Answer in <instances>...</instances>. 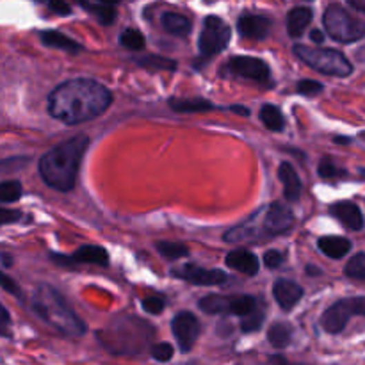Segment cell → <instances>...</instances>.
Here are the masks:
<instances>
[{
    "mask_svg": "<svg viewBox=\"0 0 365 365\" xmlns=\"http://www.w3.org/2000/svg\"><path fill=\"white\" fill-rule=\"evenodd\" d=\"M294 225V214L287 205L275 201L269 207H264V230L268 237L287 234Z\"/></svg>",
    "mask_w": 365,
    "mask_h": 365,
    "instance_id": "cell-10",
    "label": "cell"
},
{
    "mask_svg": "<svg viewBox=\"0 0 365 365\" xmlns=\"http://www.w3.org/2000/svg\"><path fill=\"white\" fill-rule=\"evenodd\" d=\"M317 246L330 259H342V257H346L351 251V242L346 237H337V235L321 237Z\"/></svg>",
    "mask_w": 365,
    "mask_h": 365,
    "instance_id": "cell-22",
    "label": "cell"
},
{
    "mask_svg": "<svg viewBox=\"0 0 365 365\" xmlns=\"http://www.w3.org/2000/svg\"><path fill=\"white\" fill-rule=\"evenodd\" d=\"M269 362H271L273 365H306V364H293V362H289L285 357H282V355H273V357L269 358Z\"/></svg>",
    "mask_w": 365,
    "mask_h": 365,
    "instance_id": "cell-45",
    "label": "cell"
},
{
    "mask_svg": "<svg viewBox=\"0 0 365 365\" xmlns=\"http://www.w3.org/2000/svg\"><path fill=\"white\" fill-rule=\"evenodd\" d=\"M223 75L237 77V79H246V81L259 82L262 86L271 88V70L259 57H250V55H235L223 66Z\"/></svg>",
    "mask_w": 365,
    "mask_h": 365,
    "instance_id": "cell-8",
    "label": "cell"
},
{
    "mask_svg": "<svg viewBox=\"0 0 365 365\" xmlns=\"http://www.w3.org/2000/svg\"><path fill=\"white\" fill-rule=\"evenodd\" d=\"M88 145H90V137L79 134V136L48 150L39 159L38 164L39 177L43 179V182L55 191H72Z\"/></svg>",
    "mask_w": 365,
    "mask_h": 365,
    "instance_id": "cell-2",
    "label": "cell"
},
{
    "mask_svg": "<svg viewBox=\"0 0 365 365\" xmlns=\"http://www.w3.org/2000/svg\"><path fill=\"white\" fill-rule=\"evenodd\" d=\"M297 91L305 97H314L323 91V84L317 81H310V79H305V81L297 82Z\"/></svg>",
    "mask_w": 365,
    "mask_h": 365,
    "instance_id": "cell-38",
    "label": "cell"
},
{
    "mask_svg": "<svg viewBox=\"0 0 365 365\" xmlns=\"http://www.w3.org/2000/svg\"><path fill=\"white\" fill-rule=\"evenodd\" d=\"M269 29H271V20L260 14H244L237 21L239 34L248 39L268 38Z\"/></svg>",
    "mask_w": 365,
    "mask_h": 365,
    "instance_id": "cell-16",
    "label": "cell"
},
{
    "mask_svg": "<svg viewBox=\"0 0 365 365\" xmlns=\"http://www.w3.org/2000/svg\"><path fill=\"white\" fill-rule=\"evenodd\" d=\"M23 195V187L18 180H4L0 182V204H14Z\"/></svg>",
    "mask_w": 365,
    "mask_h": 365,
    "instance_id": "cell-31",
    "label": "cell"
},
{
    "mask_svg": "<svg viewBox=\"0 0 365 365\" xmlns=\"http://www.w3.org/2000/svg\"><path fill=\"white\" fill-rule=\"evenodd\" d=\"M282 262H284V253L278 250H269L268 253L264 255V264H266L269 269H276Z\"/></svg>",
    "mask_w": 365,
    "mask_h": 365,
    "instance_id": "cell-42",
    "label": "cell"
},
{
    "mask_svg": "<svg viewBox=\"0 0 365 365\" xmlns=\"http://www.w3.org/2000/svg\"><path fill=\"white\" fill-rule=\"evenodd\" d=\"M310 39H312V43H323L324 41V34L321 32V30L314 29L310 32Z\"/></svg>",
    "mask_w": 365,
    "mask_h": 365,
    "instance_id": "cell-47",
    "label": "cell"
},
{
    "mask_svg": "<svg viewBox=\"0 0 365 365\" xmlns=\"http://www.w3.org/2000/svg\"><path fill=\"white\" fill-rule=\"evenodd\" d=\"M52 262L61 268H75L77 264H93V266H107L109 255L102 246H82L73 255H61V253H50Z\"/></svg>",
    "mask_w": 365,
    "mask_h": 365,
    "instance_id": "cell-11",
    "label": "cell"
},
{
    "mask_svg": "<svg viewBox=\"0 0 365 365\" xmlns=\"http://www.w3.org/2000/svg\"><path fill=\"white\" fill-rule=\"evenodd\" d=\"M0 289H4L6 293L13 294V296L17 297V299H20V302L23 299V293H21V289L18 287L17 282H14L9 275H6L4 271H0Z\"/></svg>",
    "mask_w": 365,
    "mask_h": 365,
    "instance_id": "cell-36",
    "label": "cell"
},
{
    "mask_svg": "<svg viewBox=\"0 0 365 365\" xmlns=\"http://www.w3.org/2000/svg\"><path fill=\"white\" fill-rule=\"evenodd\" d=\"M225 262L228 268L244 273V275L253 276L259 273V259L255 257V253H251L248 250L230 251L225 257Z\"/></svg>",
    "mask_w": 365,
    "mask_h": 365,
    "instance_id": "cell-18",
    "label": "cell"
},
{
    "mask_svg": "<svg viewBox=\"0 0 365 365\" xmlns=\"http://www.w3.org/2000/svg\"><path fill=\"white\" fill-rule=\"evenodd\" d=\"M319 177L323 179H339V177H344L346 171L340 170L335 162L331 161L330 157H324L323 161L319 162Z\"/></svg>",
    "mask_w": 365,
    "mask_h": 365,
    "instance_id": "cell-35",
    "label": "cell"
},
{
    "mask_svg": "<svg viewBox=\"0 0 365 365\" xmlns=\"http://www.w3.org/2000/svg\"><path fill=\"white\" fill-rule=\"evenodd\" d=\"M21 219H23V213H20V210L0 207V226L13 225V223H18Z\"/></svg>",
    "mask_w": 365,
    "mask_h": 365,
    "instance_id": "cell-40",
    "label": "cell"
},
{
    "mask_svg": "<svg viewBox=\"0 0 365 365\" xmlns=\"http://www.w3.org/2000/svg\"><path fill=\"white\" fill-rule=\"evenodd\" d=\"M349 6H351L353 9H357V11L365 13V2H360V0H349Z\"/></svg>",
    "mask_w": 365,
    "mask_h": 365,
    "instance_id": "cell-48",
    "label": "cell"
},
{
    "mask_svg": "<svg viewBox=\"0 0 365 365\" xmlns=\"http://www.w3.org/2000/svg\"><path fill=\"white\" fill-rule=\"evenodd\" d=\"M173 276L186 280L193 285H201V287H208V285H221L228 280L225 271L219 269H205L196 266V264H186L182 268L173 269Z\"/></svg>",
    "mask_w": 365,
    "mask_h": 365,
    "instance_id": "cell-13",
    "label": "cell"
},
{
    "mask_svg": "<svg viewBox=\"0 0 365 365\" xmlns=\"http://www.w3.org/2000/svg\"><path fill=\"white\" fill-rule=\"evenodd\" d=\"M155 250H157L159 253H161V257H164L166 260H179L189 253L186 244H180V242H170V241L157 242V244H155Z\"/></svg>",
    "mask_w": 365,
    "mask_h": 365,
    "instance_id": "cell-30",
    "label": "cell"
},
{
    "mask_svg": "<svg viewBox=\"0 0 365 365\" xmlns=\"http://www.w3.org/2000/svg\"><path fill=\"white\" fill-rule=\"evenodd\" d=\"M30 306L38 317L63 335L82 337L86 333V324L82 323V319L72 310L63 294L55 290L52 285H38L30 299Z\"/></svg>",
    "mask_w": 365,
    "mask_h": 365,
    "instance_id": "cell-4",
    "label": "cell"
},
{
    "mask_svg": "<svg viewBox=\"0 0 365 365\" xmlns=\"http://www.w3.org/2000/svg\"><path fill=\"white\" fill-rule=\"evenodd\" d=\"M306 273H308V275H319V269L317 268H306Z\"/></svg>",
    "mask_w": 365,
    "mask_h": 365,
    "instance_id": "cell-50",
    "label": "cell"
},
{
    "mask_svg": "<svg viewBox=\"0 0 365 365\" xmlns=\"http://www.w3.org/2000/svg\"><path fill=\"white\" fill-rule=\"evenodd\" d=\"M171 330L184 353L191 351L196 339L200 335V323L191 312H180L171 321Z\"/></svg>",
    "mask_w": 365,
    "mask_h": 365,
    "instance_id": "cell-12",
    "label": "cell"
},
{
    "mask_svg": "<svg viewBox=\"0 0 365 365\" xmlns=\"http://www.w3.org/2000/svg\"><path fill=\"white\" fill-rule=\"evenodd\" d=\"M330 210L333 217H337L348 230H360L364 226V216H362L360 208L351 201H340V204L331 205Z\"/></svg>",
    "mask_w": 365,
    "mask_h": 365,
    "instance_id": "cell-17",
    "label": "cell"
},
{
    "mask_svg": "<svg viewBox=\"0 0 365 365\" xmlns=\"http://www.w3.org/2000/svg\"><path fill=\"white\" fill-rule=\"evenodd\" d=\"M47 8L50 9V11H54L55 14H61V17H66V14L72 13V8H70V4H66V2H61V0H50V2H47Z\"/></svg>",
    "mask_w": 365,
    "mask_h": 365,
    "instance_id": "cell-43",
    "label": "cell"
},
{
    "mask_svg": "<svg viewBox=\"0 0 365 365\" xmlns=\"http://www.w3.org/2000/svg\"><path fill=\"white\" fill-rule=\"evenodd\" d=\"M273 296L284 310H293L303 297V289L302 285H297L296 282L282 278V280H276L273 285Z\"/></svg>",
    "mask_w": 365,
    "mask_h": 365,
    "instance_id": "cell-15",
    "label": "cell"
},
{
    "mask_svg": "<svg viewBox=\"0 0 365 365\" xmlns=\"http://www.w3.org/2000/svg\"><path fill=\"white\" fill-rule=\"evenodd\" d=\"M27 162H29V159L27 157H13V159H8V161H0V170H6V168H20V166H26Z\"/></svg>",
    "mask_w": 365,
    "mask_h": 365,
    "instance_id": "cell-44",
    "label": "cell"
},
{
    "mask_svg": "<svg viewBox=\"0 0 365 365\" xmlns=\"http://www.w3.org/2000/svg\"><path fill=\"white\" fill-rule=\"evenodd\" d=\"M170 107L175 112H204V110L216 109L213 102L204 98H171Z\"/></svg>",
    "mask_w": 365,
    "mask_h": 365,
    "instance_id": "cell-23",
    "label": "cell"
},
{
    "mask_svg": "<svg viewBox=\"0 0 365 365\" xmlns=\"http://www.w3.org/2000/svg\"><path fill=\"white\" fill-rule=\"evenodd\" d=\"M39 39L45 47L57 48V50L70 52V54H79L82 50V47L77 41H73L72 38L64 36L59 30H41L39 32Z\"/></svg>",
    "mask_w": 365,
    "mask_h": 365,
    "instance_id": "cell-20",
    "label": "cell"
},
{
    "mask_svg": "<svg viewBox=\"0 0 365 365\" xmlns=\"http://www.w3.org/2000/svg\"><path fill=\"white\" fill-rule=\"evenodd\" d=\"M346 275L353 280H365V253H357L346 264Z\"/></svg>",
    "mask_w": 365,
    "mask_h": 365,
    "instance_id": "cell-33",
    "label": "cell"
},
{
    "mask_svg": "<svg viewBox=\"0 0 365 365\" xmlns=\"http://www.w3.org/2000/svg\"><path fill=\"white\" fill-rule=\"evenodd\" d=\"M353 315H364L365 317V297H348L340 299L328 306L324 314L321 315V326L326 333H340Z\"/></svg>",
    "mask_w": 365,
    "mask_h": 365,
    "instance_id": "cell-7",
    "label": "cell"
},
{
    "mask_svg": "<svg viewBox=\"0 0 365 365\" xmlns=\"http://www.w3.org/2000/svg\"><path fill=\"white\" fill-rule=\"evenodd\" d=\"M119 43H121V47L128 48V50H143L145 48V36L136 29H127L119 36Z\"/></svg>",
    "mask_w": 365,
    "mask_h": 365,
    "instance_id": "cell-32",
    "label": "cell"
},
{
    "mask_svg": "<svg viewBox=\"0 0 365 365\" xmlns=\"http://www.w3.org/2000/svg\"><path fill=\"white\" fill-rule=\"evenodd\" d=\"M141 68L150 70V72H173L177 68V63L170 57H162V55H146L136 59Z\"/></svg>",
    "mask_w": 365,
    "mask_h": 365,
    "instance_id": "cell-27",
    "label": "cell"
},
{
    "mask_svg": "<svg viewBox=\"0 0 365 365\" xmlns=\"http://www.w3.org/2000/svg\"><path fill=\"white\" fill-rule=\"evenodd\" d=\"M294 54L305 64L324 75L331 77H348L353 72V64L349 63L344 54L333 48L306 47V45H296Z\"/></svg>",
    "mask_w": 365,
    "mask_h": 365,
    "instance_id": "cell-5",
    "label": "cell"
},
{
    "mask_svg": "<svg viewBox=\"0 0 365 365\" xmlns=\"http://www.w3.org/2000/svg\"><path fill=\"white\" fill-rule=\"evenodd\" d=\"M228 109L234 110V112H237V115H241V116L250 115V109H246V107H242V106H232V107H228Z\"/></svg>",
    "mask_w": 365,
    "mask_h": 365,
    "instance_id": "cell-49",
    "label": "cell"
},
{
    "mask_svg": "<svg viewBox=\"0 0 365 365\" xmlns=\"http://www.w3.org/2000/svg\"><path fill=\"white\" fill-rule=\"evenodd\" d=\"M290 339H293V330L289 324L285 323H275L268 331V340L271 342L273 348L284 349L289 346Z\"/></svg>",
    "mask_w": 365,
    "mask_h": 365,
    "instance_id": "cell-28",
    "label": "cell"
},
{
    "mask_svg": "<svg viewBox=\"0 0 365 365\" xmlns=\"http://www.w3.org/2000/svg\"><path fill=\"white\" fill-rule=\"evenodd\" d=\"M264 323V310L260 306H257L255 310L248 314L246 317L241 319V330L244 333H251V331H257Z\"/></svg>",
    "mask_w": 365,
    "mask_h": 365,
    "instance_id": "cell-34",
    "label": "cell"
},
{
    "mask_svg": "<svg viewBox=\"0 0 365 365\" xmlns=\"http://www.w3.org/2000/svg\"><path fill=\"white\" fill-rule=\"evenodd\" d=\"M155 328L137 315H116L100 333L98 340L115 355H139L152 346ZM152 349V348H150Z\"/></svg>",
    "mask_w": 365,
    "mask_h": 365,
    "instance_id": "cell-3",
    "label": "cell"
},
{
    "mask_svg": "<svg viewBox=\"0 0 365 365\" xmlns=\"http://www.w3.org/2000/svg\"><path fill=\"white\" fill-rule=\"evenodd\" d=\"M323 23L326 32L340 43L358 41L365 36V20L351 14L339 4H330L324 11Z\"/></svg>",
    "mask_w": 365,
    "mask_h": 365,
    "instance_id": "cell-6",
    "label": "cell"
},
{
    "mask_svg": "<svg viewBox=\"0 0 365 365\" xmlns=\"http://www.w3.org/2000/svg\"><path fill=\"white\" fill-rule=\"evenodd\" d=\"M110 103V91L93 79H72L48 95V112L66 125L90 121L102 115Z\"/></svg>",
    "mask_w": 365,
    "mask_h": 365,
    "instance_id": "cell-1",
    "label": "cell"
},
{
    "mask_svg": "<svg viewBox=\"0 0 365 365\" xmlns=\"http://www.w3.org/2000/svg\"><path fill=\"white\" fill-rule=\"evenodd\" d=\"M161 21L166 32L179 36V38H184V36H187L191 32V21H189V18L184 17V14L166 13L162 14Z\"/></svg>",
    "mask_w": 365,
    "mask_h": 365,
    "instance_id": "cell-24",
    "label": "cell"
},
{
    "mask_svg": "<svg viewBox=\"0 0 365 365\" xmlns=\"http://www.w3.org/2000/svg\"><path fill=\"white\" fill-rule=\"evenodd\" d=\"M268 237L266 230H264V208L251 214L244 223L234 226V228L226 232V242H239V241H255V239Z\"/></svg>",
    "mask_w": 365,
    "mask_h": 365,
    "instance_id": "cell-14",
    "label": "cell"
},
{
    "mask_svg": "<svg viewBox=\"0 0 365 365\" xmlns=\"http://www.w3.org/2000/svg\"><path fill=\"white\" fill-rule=\"evenodd\" d=\"M278 179L284 184V195L289 201H297L302 196V180L297 177L294 166L289 162H282L278 168Z\"/></svg>",
    "mask_w": 365,
    "mask_h": 365,
    "instance_id": "cell-19",
    "label": "cell"
},
{
    "mask_svg": "<svg viewBox=\"0 0 365 365\" xmlns=\"http://www.w3.org/2000/svg\"><path fill=\"white\" fill-rule=\"evenodd\" d=\"M200 308L205 314L223 315L230 314V296H221V294H208L204 299H200Z\"/></svg>",
    "mask_w": 365,
    "mask_h": 365,
    "instance_id": "cell-26",
    "label": "cell"
},
{
    "mask_svg": "<svg viewBox=\"0 0 365 365\" xmlns=\"http://www.w3.org/2000/svg\"><path fill=\"white\" fill-rule=\"evenodd\" d=\"M11 315H9L8 308H6L2 303H0V337H6V339H11Z\"/></svg>",
    "mask_w": 365,
    "mask_h": 365,
    "instance_id": "cell-41",
    "label": "cell"
},
{
    "mask_svg": "<svg viewBox=\"0 0 365 365\" xmlns=\"http://www.w3.org/2000/svg\"><path fill=\"white\" fill-rule=\"evenodd\" d=\"M79 6L88 9L102 26H112L116 21V8L112 4H102V2H79Z\"/></svg>",
    "mask_w": 365,
    "mask_h": 365,
    "instance_id": "cell-25",
    "label": "cell"
},
{
    "mask_svg": "<svg viewBox=\"0 0 365 365\" xmlns=\"http://www.w3.org/2000/svg\"><path fill=\"white\" fill-rule=\"evenodd\" d=\"M260 119H262V124L266 125V128H269V130L273 132L284 130V125H285L284 115H282V110L276 106L266 103V106L260 109Z\"/></svg>",
    "mask_w": 365,
    "mask_h": 365,
    "instance_id": "cell-29",
    "label": "cell"
},
{
    "mask_svg": "<svg viewBox=\"0 0 365 365\" xmlns=\"http://www.w3.org/2000/svg\"><path fill=\"white\" fill-rule=\"evenodd\" d=\"M230 27L225 21L217 17H207L204 21L198 47H200L201 55H216L228 47L230 41Z\"/></svg>",
    "mask_w": 365,
    "mask_h": 365,
    "instance_id": "cell-9",
    "label": "cell"
},
{
    "mask_svg": "<svg viewBox=\"0 0 365 365\" xmlns=\"http://www.w3.org/2000/svg\"><path fill=\"white\" fill-rule=\"evenodd\" d=\"M0 264H2L6 269H8V268H11V266H13V259H11V255H9V253L0 251Z\"/></svg>",
    "mask_w": 365,
    "mask_h": 365,
    "instance_id": "cell-46",
    "label": "cell"
},
{
    "mask_svg": "<svg viewBox=\"0 0 365 365\" xmlns=\"http://www.w3.org/2000/svg\"><path fill=\"white\" fill-rule=\"evenodd\" d=\"M164 299L161 296H150L146 299H143V310L148 314H161L164 310Z\"/></svg>",
    "mask_w": 365,
    "mask_h": 365,
    "instance_id": "cell-39",
    "label": "cell"
},
{
    "mask_svg": "<svg viewBox=\"0 0 365 365\" xmlns=\"http://www.w3.org/2000/svg\"><path fill=\"white\" fill-rule=\"evenodd\" d=\"M150 353H152V358H155L157 362H170L173 358V346L168 342H159V344L152 346Z\"/></svg>",
    "mask_w": 365,
    "mask_h": 365,
    "instance_id": "cell-37",
    "label": "cell"
},
{
    "mask_svg": "<svg viewBox=\"0 0 365 365\" xmlns=\"http://www.w3.org/2000/svg\"><path fill=\"white\" fill-rule=\"evenodd\" d=\"M312 17H314L312 9L305 8V6L290 9L289 17H287V32H289L290 38H299L312 21Z\"/></svg>",
    "mask_w": 365,
    "mask_h": 365,
    "instance_id": "cell-21",
    "label": "cell"
}]
</instances>
